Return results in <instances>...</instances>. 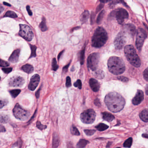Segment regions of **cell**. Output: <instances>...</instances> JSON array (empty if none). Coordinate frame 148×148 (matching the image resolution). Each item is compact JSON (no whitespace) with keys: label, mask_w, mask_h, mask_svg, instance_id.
<instances>
[{"label":"cell","mask_w":148,"mask_h":148,"mask_svg":"<svg viewBox=\"0 0 148 148\" xmlns=\"http://www.w3.org/2000/svg\"><path fill=\"white\" fill-rule=\"evenodd\" d=\"M96 112L92 109L84 111L80 115V119L82 122L86 124H91L95 121Z\"/></svg>","instance_id":"cell-8"},{"label":"cell","mask_w":148,"mask_h":148,"mask_svg":"<svg viewBox=\"0 0 148 148\" xmlns=\"http://www.w3.org/2000/svg\"><path fill=\"white\" fill-rule=\"evenodd\" d=\"M71 80L70 77H67L66 78V87H70L71 86Z\"/></svg>","instance_id":"cell-41"},{"label":"cell","mask_w":148,"mask_h":148,"mask_svg":"<svg viewBox=\"0 0 148 148\" xmlns=\"http://www.w3.org/2000/svg\"><path fill=\"white\" fill-rule=\"evenodd\" d=\"M39 27L40 30L43 32H46L48 30V28L47 26L46 20L45 18L44 17L42 18V21L40 24Z\"/></svg>","instance_id":"cell-22"},{"label":"cell","mask_w":148,"mask_h":148,"mask_svg":"<svg viewBox=\"0 0 148 148\" xmlns=\"http://www.w3.org/2000/svg\"><path fill=\"white\" fill-rule=\"evenodd\" d=\"M124 52L127 60L131 65L136 67H139L140 66L141 60L133 46L129 45L125 46Z\"/></svg>","instance_id":"cell-4"},{"label":"cell","mask_w":148,"mask_h":148,"mask_svg":"<svg viewBox=\"0 0 148 148\" xmlns=\"http://www.w3.org/2000/svg\"><path fill=\"white\" fill-rule=\"evenodd\" d=\"M146 37L147 34L143 28H138L137 32L136 42V47L138 51H141Z\"/></svg>","instance_id":"cell-10"},{"label":"cell","mask_w":148,"mask_h":148,"mask_svg":"<svg viewBox=\"0 0 148 148\" xmlns=\"http://www.w3.org/2000/svg\"><path fill=\"white\" fill-rule=\"evenodd\" d=\"M74 86L76 87H77L79 89H81L82 88V82L80 79H78L76 82L73 84Z\"/></svg>","instance_id":"cell-39"},{"label":"cell","mask_w":148,"mask_h":148,"mask_svg":"<svg viewBox=\"0 0 148 148\" xmlns=\"http://www.w3.org/2000/svg\"><path fill=\"white\" fill-rule=\"evenodd\" d=\"M9 121V117L7 115H1V123H7Z\"/></svg>","instance_id":"cell-36"},{"label":"cell","mask_w":148,"mask_h":148,"mask_svg":"<svg viewBox=\"0 0 148 148\" xmlns=\"http://www.w3.org/2000/svg\"><path fill=\"white\" fill-rule=\"evenodd\" d=\"M144 97V96L143 91L141 90H138L136 96L132 99V103L135 105L139 104L143 100Z\"/></svg>","instance_id":"cell-14"},{"label":"cell","mask_w":148,"mask_h":148,"mask_svg":"<svg viewBox=\"0 0 148 148\" xmlns=\"http://www.w3.org/2000/svg\"><path fill=\"white\" fill-rule=\"evenodd\" d=\"M26 9L29 15H30V16H32V15L33 13L32 12V11H31V9H30V6H27Z\"/></svg>","instance_id":"cell-47"},{"label":"cell","mask_w":148,"mask_h":148,"mask_svg":"<svg viewBox=\"0 0 148 148\" xmlns=\"http://www.w3.org/2000/svg\"><path fill=\"white\" fill-rule=\"evenodd\" d=\"M60 139L58 136L57 134H54L53 136V147L57 148L59 145Z\"/></svg>","instance_id":"cell-23"},{"label":"cell","mask_w":148,"mask_h":148,"mask_svg":"<svg viewBox=\"0 0 148 148\" xmlns=\"http://www.w3.org/2000/svg\"><path fill=\"white\" fill-rule=\"evenodd\" d=\"M94 75L96 77L99 79H102L103 78L105 77L104 73L103 71H101V70H99V71L95 72Z\"/></svg>","instance_id":"cell-27"},{"label":"cell","mask_w":148,"mask_h":148,"mask_svg":"<svg viewBox=\"0 0 148 148\" xmlns=\"http://www.w3.org/2000/svg\"><path fill=\"white\" fill-rule=\"evenodd\" d=\"M105 13V12L104 10H103L99 14L97 20V24H99L101 23L102 19H103V18L104 15Z\"/></svg>","instance_id":"cell-35"},{"label":"cell","mask_w":148,"mask_h":148,"mask_svg":"<svg viewBox=\"0 0 148 148\" xmlns=\"http://www.w3.org/2000/svg\"><path fill=\"white\" fill-rule=\"evenodd\" d=\"M90 86L93 91L97 92L99 90L100 88V85L98 81L94 79L91 78L90 79L89 81Z\"/></svg>","instance_id":"cell-15"},{"label":"cell","mask_w":148,"mask_h":148,"mask_svg":"<svg viewBox=\"0 0 148 148\" xmlns=\"http://www.w3.org/2000/svg\"><path fill=\"white\" fill-rule=\"evenodd\" d=\"M21 91V90H18V89L12 90L10 91V93L12 97L15 98L20 94Z\"/></svg>","instance_id":"cell-32"},{"label":"cell","mask_w":148,"mask_h":148,"mask_svg":"<svg viewBox=\"0 0 148 148\" xmlns=\"http://www.w3.org/2000/svg\"><path fill=\"white\" fill-rule=\"evenodd\" d=\"M85 45L83 50L80 52L79 53V60L81 65L83 64L84 60L85 51Z\"/></svg>","instance_id":"cell-28"},{"label":"cell","mask_w":148,"mask_h":148,"mask_svg":"<svg viewBox=\"0 0 148 148\" xmlns=\"http://www.w3.org/2000/svg\"><path fill=\"white\" fill-rule=\"evenodd\" d=\"M143 77L145 80L148 81V67L144 71Z\"/></svg>","instance_id":"cell-42"},{"label":"cell","mask_w":148,"mask_h":148,"mask_svg":"<svg viewBox=\"0 0 148 148\" xmlns=\"http://www.w3.org/2000/svg\"><path fill=\"white\" fill-rule=\"evenodd\" d=\"M142 136L144 138H148V134H143Z\"/></svg>","instance_id":"cell-57"},{"label":"cell","mask_w":148,"mask_h":148,"mask_svg":"<svg viewBox=\"0 0 148 148\" xmlns=\"http://www.w3.org/2000/svg\"><path fill=\"white\" fill-rule=\"evenodd\" d=\"M132 143V138H129L123 144V146L126 148H130L131 146Z\"/></svg>","instance_id":"cell-31"},{"label":"cell","mask_w":148,"mask_h":148,"mask_svg":"<svg viewBox=\"0 0 148 148\" xmlns=\"http://www.w3.org/2000/svg\"><path fill=\"white\" fill-rule=\"evenodd\" d=\"M40 77L38 74H35L31 78L30 83L28 86V88L30 90L34 91L36 89L39 83Z\"/></svg>","instance_id":"cell-13"},{"label":"cell","mask_w":148,"mask_h":148,"mask_svg":"<svg viewBox=\"0 0 148 148\" xmlns=\"http://www.w3.org/2000/svg\"><path fill=\"white\" fill-rule=\"evenodd\" d=\"M117 3H121L125 6L128 7L127 4L123 1V0H113V1L110 3V5L113 6L114 5H116Z\"/></svg>","instance_id":"cell-33"},{"label":"cell","mask_w":148,"mask_h":148,"mask_svg":"<svg viewBox=\"0 0 148 148\" xmlns=\"http://www.w3.org/2000/svg\"><path fill=\"white\" fill-rule=\"evenodd\" d=\"M41 90V87L39 89V90L36 92V93H35V95H36V97L37 98H38L39 97L40 93V91Z\"/></svg>","instance_id":"cell-50"},{"label":"cell","mask_w":148,"mask_h":148,"mask_svg":"<svg viewBox=\"0 0 148 148\" xmlns=\"http://www.w3.org/2000/svg\"><path fill=\"white\" fill-rule=\"evenodd\" d=\"M109 71L115 75H120L125 71V65L123 61L119 57L113 56L110 58L108 61Z\"/></svg>","instance_id":"cell-2"},{"label":"cell","mask_w":148,"mask_h":148,"mask_svg":"<svg viewBox=\"0 0 148 148\" xmlns=\"http://www.w3.org/2000/svg\"><path fill=\"white\" fill-rule=\"evenodd\" d=\"M59 66L57 64V60L56 58H54L52 60V69L53 71H57L58 69Z\"/></svg>","instance_id":"cell-34"},{"label":"cell","mask_w":148,"mask_h":148,"mask_svg":"<svg viewBox=\"0 0 148 148\" xmlns=\"http://www.w3.org/2000/svg\"><path fill=\"white\" fill-rule=\"evenodd\" d=\"M89 16H90L89 12L87 10L85 11L82 13L81 17H80V21H81V23L82 24H84V23H86L88 21V19H89Z\"/></svg>","instance_id":"cell-21"},{"label":"cell","mask_w":148,"mask_h":148,"mask_svg":"<svg viewBox=\"0 0 148 148\" xmlns=\"http://www.w3.org/2000/svg\"><path fill=\"white\" fill-rule=\"evenodd\" d=\"M89 143V141L85 139H80L77 144V148H84Z\"/></svg>","instance_id":"cell-24"},{"label":"cell","mask_w":148,"mask_h":148,"mask_svg":"<svg viewBox=\"0 0 148 148\" xmlns=\"http://www.w3.org/2000/svg\"><path fill=\"white\" fill-rule=\"evenodd\" d=\"M4 10V8L2 6V5L1 6V13H2L3 12V10Z\"/></svg>","instance_id":"cell-58"},{"label":"cell","mask_w":148,"mask_h":148,"mask_svg":"<svg viewBox=\"0 0 148 148\" xmlns=\"http://www.w3.org/2000/svg\"><path fill=\"white\" fill-rule=\"evenodd\" d=\"M102 116H103V119L104 120L107 121L108 122H111L115 119V117L111 113H109L108 112H102Z\"/></svg>","instance_id":"cell-18"},{"label":"cell","mask_w":148,"mask_h":148,"mask_svg":"<svg viewBox=\"0 0 148 148\" xmlns=\"http://www.w3.org/2000/svg\"><path fill=\"white\" fill-rule=\"evenodd\" d=\"M30 47H31V56L30 58H33V57H36V50H37V47L35 45H30Z\"/></svg>","instance_id":"cell-29"},{"label":"cell","mask_w":148,"mask_h":148,"mask_svg":"<svg viewBox=\"0 0 148 148\" xmlns=\"http://www.w3.org/2000/svg\"><path fill=\"white\" fill-rule=\"evenodd\" d=\"M105 102L109 110L113 112H119L122 110L125 104L124 98L116 92L107 94L105 98Z\"/></svg>","instance_id":"cell-1"},{"label":"cell","mask_w":148,"mask_h":148,"mask_svg":"<svg viewBox=\"0 0 148 148\" xmlns=\"http://www.w3.org/2000/svg\"><path fill=\"white\" fill-rule=\"evenodd\" d=\"M14 115V116L22 121L27 120L30 116V113L29 111L23 109L19 104H16L13 110Z\"/></svg>","instance_id":"cell-5"},{"label":"cell","mask_w":148,"mask_h":148,"mask_svg":"<svg viewBox=\"0 0 148 148\" xmlns=\"http://www.w3.org/2000/svg\"><path fill=\"white\" fill-rule=\"evenodd\" d=\"M0 130H1V132H5L6 131L5 129V127L3 126L2 125H1V129H0Z\"/></svg>","instance_id":"cell-52"},{"label":"cell","mask_w":148,"mask_h":148,"mask_svg":"<svg viewBox=\"0 0 148 148\" xmlns=\"http://www.w3.org/2000/svg\"><path fill=\"white\" fill-rule=\"evenodd\" d=\"M4 17H9V18H15L18 17V15L14 12L12 11H8L5 14L4 16Z\"/></svg>","instance_id":"cell-26"},{"label":"cell","mask_w":148,"mask_h":148,"mask_svg":"<svg viewBox=\"0 0 148 148\" xmlns=\"http://www.w3.org/2000/svg\"><path fill=\"white\" fill-rule=\"evenodd\" d=\"M21 69L22 71L28 74L32 73L34 71L33 66L32 65L29 64H26L23 66L21 67Z\"/></svg>","instance_id":"cell-20"},{"label":"cell","mask_w":148,"mask_h":148,"mask_svg":"<svg viewBox=\"0 0 148 148\" xmlns=\"http://www.w3.org/2000/svg\"><path fill=\"white\" fill-rule=\"evenodd\" d=\"M64 51H62L59 54L58 56V60H59L60 59V57H61V55L63 54V53H64Z\"/></svg>","instance_id":"cell-54"},{"label":"cell","mask_w":148,"mask_h":148,"mask_svg":"<svg viewBox=\"0 0 148 148\" xmlns=\"http://www.w3.org/2000/svg\"><path fill=\"white\" fill-rule=\"evenodd\" d=\"M125 32L130 34L131 36H133L136 32V27L132 24H127L124 27Z\"/></svg>","instance_id":"cell-17"},{"label":"cell","mask_w":148,"mask_h":148,"mask_svg":"<svg viewBox=\"0 0 148 148\" xmlns=\"http://www.w3.org/2000/svg\"><path fill=\"white\" fill-rule=\"evenodd\" d=\"M99 60V54L97 53H92L88 57L87 66L92 71L97 70Z\"/></svg>","instance_id":"cell-9"},{"label":"cell","mask_w":148,"mask_h":148,"mask_svg":"<svg viewBox=\"0 0 148 148\" xmlns=\"http://www.w3.org/2000/svg\"><path fill=\"white\" fill-rule=\"evenodd\" d=\"M94 17H94V14L93 12L92 13L91 16V24H92V23H93Z\"/></svg>","instance_id":"cell-51"},{"label":"cell","mask_w":148,"mask_h":148,"mask_svg":"<svg viewBox=\"0 0 148 148\" xmlns=\"http://www.w3.org/2000/svg\"><path fill=\"white\" fill-rule=\"evenodd\" d=\"M145 93L146 95H148V84L145 87Z\"/></svg>","instance_id":"cell-55"},{"label":"cell","mask_w":148,"mask_h":148,"mask_svg":"<svg viewBox=\"0 0 148 148\" xmlns=\"http://www.w3.org/2000/svg\"><path fill=\"white\" fill-rule=\"evenodd\" d=\"M140 119L144 122H148V109L143 110L139 114Z\"/></svg>","instance_id":"cell-19"},{"label":"cell","mask_w":148,"mask_h":148,"mask_svg":"<svg viewBox=\"0 0 148 148\" xmlns=\"http://www.w3.org/2000/svg\"><path fill=\"white\" fill-rule=\"evenodd\" d=\"M20 49H17L14 51L12 55L9 58V61L12 63H16L18 61L19 58L20 54Z\"/></svg>","instance_id":"cell-16"},{"label":"cell","mask_w":148,"mask_h":148,"mask_svg":"<svg viewBox=\"0 0 148 148\" xmlns=\"http://www.w3.org/2000/svg\"><path fill=\"white\" fill-rule=\"evenodd\" d=\"M70 63H69L68 64H67V65L65 66L63 68V73H66L67 72V70H68V67H69V66H70Z\"/></svg>","instance_id":"cell-48"},{"label":"cell","mask_w":148,"mask_h":148,"mask_svg":"<svg viewBox=\"0 0 148 148\" xmlns=\"http://www.w3.org/2000/svg\"><path fill=\"white\" fill-rule=\"evenodd\" d=\"M71 131L73 135L78 136L80 135V132L78 130L74 125H73L71 127Z\"/></svg>","instance_id":"cell-30"},{"label":"cell","mask_w":148,"mask_h":148,"mask_svg":"<svg viewBox=\"0 0 148 148\" xmlns=\"http://www.w3.org/2000/svg\"><path fill=\"white\" fill-rule=\"evenodd\" d=\"M25 83V80L22 77L16 76L10 78L8 84L11 87H21Z\"/></svg>","instance_id":"cell-12"},{"label":"cell","mask_w":148,"mask_h":148,"mask_svg":"<svg viewBox=\"0 0 148 148\" xmlns=\"http://www.w3.org/2000/svg\"><path fill=\"white\" fill-rule=\"evenodd\" d=\"M19 34L27 41L32 40L34 38V33L29 26L26 25H20Z\"/></svg>","instance_id":"cell-6"},{"label":"cell","mask_w":148,"mask_h":148,"mask_svg":"<svg viewBox=\"0 0 148 148\" xmlns=\"http://www.w3.org/2000/svg\"><path fill=\"white\" fill-rule=\"evenodd\" d=\"M126 42L125 32H121L118 34L114 40V45L116 49L120 50L122 49Z\"/></svg>","instance_id":"cell-11"},{"label":"cell","mask_w":148,"mask_h":148,"mask_svg":"<svg viewBox=\"0 0 148 148\" xmlns=\"http://www.w3.org/2000/svg\"><path fill=\"white\" fill-rule=\"evenodd\" d=\"M108 35L106 30L102 27H98L94 32L92 38V45L99 48L104 45L107 41Z\"/></svg>","instance_id":"cell-3"},{"label":"cell","mask_w":148,"mask_h":148,"mask_svg":"<svg viewBox=\"0 0 148 148\" xmlns=\"http://www.w3.org/2000/svg\"><path fill=\"white\" fill-rule=\"evenodd\" d=\"M110 16L116 18L119 24L122 25L125 20L129 18V14L125 9L119 8L113 11L111 13Z\"/></svg>","instance_id":"cell-7"},{"label":"cell","mask_w":148,"mask_h":148,"mask_svg":"<svg viewBox=\"0 0 148 148\" xmlns=\"http://www.w3.org/2000/svg\"><path fill=\"white\" fill-rule=\"evenodd\" d=\"M100 2L102 3H106L107 2H109V1H110L111 0H99Z\"/></svg>","instance_id":"cell-53"},{"label":"cell","mask_w":148,"mask_h":148,"mask_svg":"<svg viewBox=\"0 0 148 148\" xmlns=\"http://www.w3.org/2000/svg\"><path fill=\"white\" fill-rule=\"evenodd\" d=\"M95 127L99 131H103L107 130L109 128V126L104 123H99Z\"/></svg>","instance_id":"cell-25"},{"label":"cell","mask_w":148,"mask_h":148,"mask_svg":"<svg viewBox=\"0 0 148 148\" xmlns=\"http://www.w3.org/2000/svg\"><path fill=\"white\" fill-rule=\"evenodd\" d=\"M3 4L5 5L8 6V7H11V5L9 4V3H7V2H3Z\"/></svg>","instance_id":"cell-56"},{"label":"cell","mask_w":148,"mask_h":148,"mask_svg":"<svg viewBox=\"0 0 148 148\" xmlns=\"http://www.w3.org/2000/svg\"><path fill=\"white\" fill-rule=\"evenodd\" d=\"M37 127H38V129H39V130H43L46 129L47 126V125H42L40 121H38L37 123Z\"/></svg>","instance_id":"cell-37"},{"label":"cell","mask_w":148,"mask_h":148,"mask_svg":"<svg viewBox=\"0 0 148 148\" xmlns=\"http://www.w3.org/2000/svg\"><path fill=\"white\" fill-rule=\"evenodd\" d=\"M94 104H95V105L97 106H101L100 101H99V99L98 98L94 100Z\"/></svg>","instance_id":"cell-46"},{"label":"cell","mask_w":148,"mask_h":148,"mask_svg":"<svg viewBox=\"0 0 148 148\" xmlns=\"http://www.w3.org/2000/svg\"><path fill=\"white\" fill-rule=\"evenodd\" d=\"M7 103V102L6 101H3V100H1V109L3 106L6 105Z\"/></svg>","instance_id":"cell-49"},{"label":"cell","mask_w":148,"mask_h":148,"mask_svg":"<svg viewBox=\"0 0 148 148\" xmlns=\"http://www.w3.org/2000/svg\"><path fill=\"white\" fill-rule=\"evenodd\" d=\"M84 131L85 134L88 136H92L96 132V130H84Z\"/></svg>","instance_id":"cell-38"},{"label":"cell","mask_w":148,"mask_h":148,"mask_svg":"<svg viewBox=\"0 0 148 148\" xmlns=\"http://www.w3.org/2000/svg\"><path fill=\"white\" fill-rule=\"evenodd\" d=\"M118 79L124 82H127L129 81V79L128 78L125 77L123 76H119V77H118Z\"/></svg>","instance_id":"cell-43"},{"label":"cell","mask_w":148,"mask_h":148,"mask_svg":"<svg viewBox=\"0 0 148 148\" xmlns=\"http://www.w3.org/2000/svg\"><path fill=\"white\" fill-rule=\"evenodd\" d=\"M104 5L103 4H100L97 7V9H96V13L98 12L99 11H100L101 9L103 7Z\"/></svg>","instance_id":"cell-45"},{"label":"cell","mask_w":148,"mask_h":148,"mask_svg":"<svg viewBox=\"0 0 148 148\" xmlns=\"http://www.w3.org/2000/svg\"><path fill=\"white\" fill-rule=\"evenodd\" d=\"M2 70L5 73H9L12 71V67H11V68H2Z\"/></svg>","instance_id":"cell-44"},{"label":"cell","mask_w":148,"mask_h":148,"mask_svg":"<svg viewBox=\"0 0 148 148\" xmlns=\"http://www.w3.org/2000/svg\"><path fill=\"white\" fill-rule=\"evenodd\" d=\"M10 64L8 62L5 61V60H1V63H0V66L1 67H6L9 66Z\"/></svg>","instance_id":"cell-40"}]
</instances>
